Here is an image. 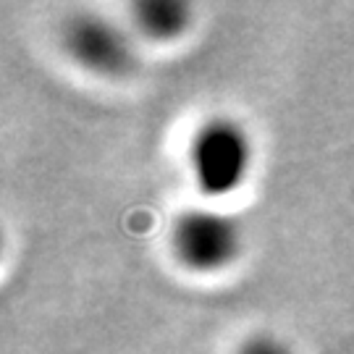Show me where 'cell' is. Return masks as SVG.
I'll return each mask as SVG.
<instances>
[{
  "instance_id": "1",
  "label": "cell",
  "mask_w": 354,
  "mask_h": 354,
  "mask_svg": "<svg viewBox=\"0 0 354 354\" xmlns=\"http://www.w3.org/2000/svg\"><path fill=\"white\" fill-rule=\"evenodd\" d=\"M252 160V147L236 121L213 118L192 140V168L200 189L223 197L239 187Z\"/></svg>"
},
{
  "instance_id": "2",
  "label": "cell",
  "mask_w": 354,
  "mask_h": 354,
  "mask_svg": "<svg viewBox=\"0 0 354 354\" xmlns=\"http://www.w3.org/2000/svg\"><path fill=\"white\" fill-rule=\"evenodd\" d=\"M239 228L223 213L189 210L174 226L176 257L192 270H221L239 252Z\"/></svg>"
},
{
  "instance_id": "3",
  "label": "cell",
  "mask_w": 354,
  "mask_h": 354,
  "mask_svg": "<svg viewBox=\"0 0 354 354\" xmlns=\"http://www.w3.org/2000/svg\"><path fill=\"white\" fill-rule=\"evenodd\" d=\"M64 45L79 66L100 76H124L134 68L129 37L100 16H76L64 32Z\"/></svg>"
},
{
  "instance_id": "4",
  "label": "cell",
  "mask_w": 354,
  "mask_h": 354,
  "mask_svg": "<svg viewBox=\"0 0 354 354\" xmlns=\"http://www.w3.org/2000/svg\"><path fill=\"white\" fill-rule=\"evenodd\" d=\"M189 6L181 0H145L134 8L137 26L152 39H174L189 26Z\"/></svg>"
},
{
  "instance_id": "5",
  "label": "cell",
  "mask_w": 354,
  "mask_h": 354,
  "mask_svg": "<svg viewBox=\"0 0 354 354\" xmlns=\"http://www.w3.org/2000/svg\"><path fill=\"white\" fill-rule=\"evenodd\" d=\"M236 354H291L289 346L273 336H254Z\"/></svg>"
}]
</instances>
